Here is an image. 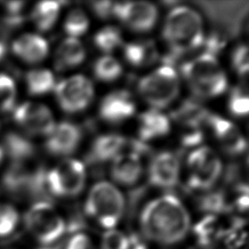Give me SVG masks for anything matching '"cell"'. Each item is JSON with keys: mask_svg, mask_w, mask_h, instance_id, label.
Segmentation results:
<instances>
[{"mask_svg": "<svg viewBox=\"0 0 249 249\" xmlns=\"http://www.w3.org/2000/svg\"><path fill=\"white\" fill-rule=\"evenodd\" d=\"M143 237L160 245L181 242L191 228V217L183 202L173 195H163L149 201L140 214Z\"/></svg>", "mask_w": 249, "mask_h": 249, "instance_id": "1", "label": "cell"}, {"mask_svg": "<svg viewBox=\"0 0 249 249\" xmlns=\"http://www.w3.org/2000/svg\"><path fill=\"white\" fill-rule=\"evenodd\" d=\"M162 36L174 53L195 51L203 45L205 39L203 20L191 7H174L166 15Z\"/></svg>", "mask_w": 249, "mask_h": 249, "instance_id": "2", "label": "cell"}, {"mask_svg": "<svg viewBox=\"0 0 249 249\" xmlns=\"http://www.w3.org/2000/svg\"><path fill=\"white\" fill-rule=\"evenodd\" d=\"M181 72L190 89L199 98L217 97L227 89V75L213 54L202 53L191 58L182 65Z\"/></svg>", "mask_w": 249, "mask_h": 249, "instance_id": "3", "label": "cell"}, {"mask_svg": "<svg viewBox=\"0 0 249 249\" xmlns=\"http://www.w3.org/2000/svg\"><path fill=\"white\" fill-rule=\"evenodd\" d=\"M124 198L122 192L107 181H100L89 189L86 201L85 212L100 227L115 229L124 212Z\"/></svg>", "mask_w": 249, "mask_h": 249, "instance_id": "4", "label": "cell"}, {"mask_svg": "<svg viewBox=\"0 0 249 249\" xmlns=\"http://www.w3.org/2000/svg\"><path fill=\"white\" fill-rule=\"evenodd\" d=\"M25 229L42 246L60 241L67 234V223L47 200L33 203L23 218Z\"/></svg>", "mask_w": 249, "mask_h": 249, "instance_id": "5", "label": "cell"}, {"mask_svg": "<svg viewBox=\"0 0 249 249\" xmlns=\"http://www.w3.org/2000/svg\"><path fill=\"white\" fill-rule=\"evenodd\" d=\"M138 92L151 108L162 110L178 96L180 78L175 68L169 64L160 65L139 81Z\"/></svg>", "mask_w": 249, "mask_h": 249, "instance_id": "6", "label": "cell"}, {"mask_svg": "<svg viewBox=\"0 0 249 249\" xmlns=\"http://www.w3.org/2000/svg\"><path fill=\"white\" fill-rule=\"evenodd\" d=\"M86 178L87 172L83 162L66 158L46 172V189L54 196L73 197L83 191Z\"/></svg>", "mask_w": 249, "mask_h": 249, "instance_id": "7", "label": "cell"}, {"mask_svg": "<svg viewBox=\"0 0 249 249\" xmlns=\"http://www.w3.org/2000/svg\"><path fill=\"white\" fill-rule=\"evenodd\" d=\"M188 181L196 190L210 189L222 173V160L218 154L207 146L193 150L187 159Z\"/></svg>", "mask_w": 249, "mask_h": 249, "instance_id": "8", "label": "cell"}, {"mask_svg": "<svg viewBox=\"0 0 249 249\" xmlns=\"http://www.w3.org/2000/svg\"><path fill=\"white\" fill-rule=\"evenodd\" d=\"M55 98L60 108L67 113L85 110L94 95L92 83L84 75H73L55 84Z\"/></svg>", "mask_w": 249, "mask_h": 249, "instance_id": "9", "label": "cell"}, {"mask_svg": "<svg viewBox=\"0 0 249 249\" xmlns=\"http://www.w3.org/2000/svg\"><path fill=\"white\" fill-rule=\"evenodd\" d=\"M209 111L196 99L183 100L172 112L171 117L181 128L182 140L186 145H196L202 138V127L207 124Z\"/></svg>", "mask_w": 249, "mask_h": 249, "instance_id": "10", "label": "cell"}, {"mask_svg": "<svg viewBox=\"0 0 249 249\" xmlns=\"http://www.w3.org/2000/svg\"><path fill=\"white\" fill-rule=\"evenodd\" d=\"M157 7L147 1L117 2L115 18L135 32L151 30L158 19Z\"/></svg>", "mask_w": 249, "mask_h": 249, "instance_id": "11", "label": "cell"}, {"mask_svg": "<svg viewBox=\"0 0 249 249\" xmlns=\"http://www.w3.org/2000/svg\"><path fill=\"white\" fill-rule=\"evenodd\" d=\"M16 123L27 133L47 136L55 125L51 110L44 104L24 102L14 111Z\"/></svg>", "mask_w": 249, "mask_h": 249, "instance_id": "12", "label": "cell"}, {"mask_svg": "<svg viewBox=\"0 0 249 249\" xmlns=\"http://www.w3.org/2000/svg\"><path fill=\"white\" fill-rule=\"evenodd\" d=\"M207 124L220 147L231 156H238L245 152L247 143L240 129L230 120L210 114Z\"/></svg>", "mask_w": 249, "mask_h": 249, "instance_id": "13", "label": "cell"}, {"mask_svg": "<svg viewBox=\"0 0 249 249\" xmlns=\"http://www.w3.org/2000/svg\"><path fill=\"white\" fill-rule=\"evenodd\" d=\"M180 161L177 156L164 151L157 154L151 160L148 177L150 183L160 189L173 188L179 180Z\"/></svg>", "mask_w": 249, "mask_h": 249, "instance_id": "14", "label": "cell"}, {"mask_svg": "<svg viewBox=\"0 0 249 249\" xmlns=\"http://www.w3.org/2000/svg\"><path fill=\"white\" fill-rule=\"evenodd\" d=\"M136 110L135 101L125 89L109 92L101 100L98 113L102 120L111 124H120L131 118Z\"/></svg>", "mask_w": 249, "mask_h": 249, "instance_id": "15", "label": "cell"}, {"mask_svg": "<svg viewBox=\"0 0 249 249\" xmlns=\"http://www.w3.org/2000/svg\"><path fill=\"white\" fill-rule=\"evenodd\" d=\"M45 147L47 151L56 157H66L73 154L82 138L79 127L69 122L55 124L53 130L46 136Z\"/></svg>", "mask_w": 249, "mask_h": 249, "instance_id": "16", "label": "cell"}, {"mask_svg": "<svg viewBox=\"0 0 249 249\" xmlns=\"http://www.w3.org/2000/svg\"><path fill=\"white\" fill-rule=\"evenodd\" d=\"M111 176L123 186L134 185L143 171L141 157L131 152H124L111 161Z\"/></svg>", "mask_w": 249, "mask_h": 249, "instance_id": "17", "label": "cell"}, {"mask_svg": "<svg viewBox=\"0 0 249 249\" xmlns=\"http://www.w3.org/2000/svg\"><path fill=\"white\" fill-rule=\"evenodd\" d=\"M170 120L161 110L149 109L138 118V135L140 141H150L165 136L170 130Z\"/></svg>", "mask_w": 249, "mask_h": 249, "instance_id": "18", "label": "cell"}, {"mask_svg": "<svg viewBox=\"0 0 249 249\" xmlns=\"http://www.w3.org/2000/svg\"><path fill=\"white\" fill-rule=\"evenodd\" d=\"M128 140L118 133H106L99 135L90 147L89 157L95 162L113 160L120 154L126 151Z\"/></svg>", "mask_w": 249, "mask_h": 249, "instance_id": "19", "label": "cell"}, {"mask_svg": "<svg viewBox=\"0 0 249 249\" xmlns=\"http://www.w3.org/2000/svg\"><path fill=\"white\" fill-rule=\"evenodd\" d=\"M16 55L28 63L43 60L49 52L47 41L37 34H24L18 37L12 46Z\"/></svg>", "mask_w": 249, "mask_h": 249, "instance_id": "20", "label": "cell"}, {"mask_svg": "<svg viewBox=\"0 0 249 249\" xmlns=\"http://www.w3.org/2000/svg\"><path fill=\"white\" fill-rule=\"evenodd\" d=\"M86 57L83 43L72 37H66L57 47L54 54V63L57 69L66 70L77 67Z\"/></svg>", "mask_w": 249, "mask_h": 249, "instance_id": "21", "label": "cell"}, {"mask_svg": "<svg viewBox=\"0 0 249 249\" xmlns=\"http://www.w3.org/2000/svg\"><path fill=\"white\" fill-rule=\"evenodd\" d=\"M226 228L217 215L208 214L195 225L194 233L201 247H210L223 239Z\"/></svg>", "mask_w": 249, "mask_h": 249, "instance_id": "22", "label": "cell"}, {"mask_svg": "<svg viewBox=\"0 0 249 249\" xmlns=\"http://www.w3.org/2000/svg\"><path fill=\"white\" fill-rule=\"evenodd\" d=\"M124 55L125 60L132 66L144 67L156 60L158 51L152 41L135 40L124 46Z\"/></svg>", "mask_w": 249, "mask_h": 249, "instance_id": "23", "label": "cell"}, {"mask_svg": "<svg viewBox=\"0 0 249 249\" xmlns=\"http://www.w3.org/2000/svg\"><path fill=\"white\" fill-rule=\"evenodd\" d=\"M2 149L13 161L18 162H24L26 160L30 159L35 152L33 143L22 134L17 132H9L4 136Z\"/></svg>", "mask_w": 249, "mask_h": 249, "instance_id": "24", "label": "cell"}, {"mask_svg": "<svg viewBox=\"0 0 249 249\" xmlns=\"http://www.w3.org/2000/svg\"><path fill=\"white\" fill-rule=\"evenodd\" d=\"M60 6L56 1H42L35 5L31 18L36 27L41 31L50 30L57 20Z\"/></svg>", "mask_w": 249, "mask_h": 249, "instance_id": "25", "label": "cell"}, {"mask_svg": "<svg viewBox=\"0 0 249 249\" xmlns=\"http://www.w3.org/2000/svg\"><path fill=\"white\" fill-rule=\"evenodd\" d=\"M27 89L31 94L41 95L52 91L55 87L53 74L45 68L30 70L25 77Z\"/></svg>", "mask_w": 249, "mask_h": 249, "instance_id": "26", "label": "cell"}, {"mask_svg": "<svg viewBox=\"0 0 249 249\" xmlns=\"http://www.w3.org/2000/svg\"><path fill=\"white\" fill-rule=\"evenodd\" d=\"M95 77L103 82H113L123 73L122 64L118 59L110 54H105L97 58L93 65Z\"/></svg>", "mask_w": 249, "mask_h": 249, "instance_id": "27", "label": "cell"}, {"mask_svg": "<svg viewBox=\"0 0 249 249\" xmlns=\"http://www.w3.org/2000/svg\"><path fill=\"white\" fill-rule=\"evenodd\" d=\"M93 42L98 50L105 53H110L123 45V36L120 29L109 25L95 33Z\"/></svg>", "mask_w": 249, "mask_h": 249, "instance_id": "28", "label": "cell"}, {"mask_svg": "<svg viewBox=\"0 0 249 249\" xmlns=\"http://www.w3.org/2000/svg\"><path fill=\"white\" fill-rule=\"evenodd\" d=\"M89 25V20L87 14L80 8H74L67 13L63 27L67 37L78 39L88 31Z\"/></svg>", "mask_w": 249, "mask_h": 249, "instance_id": "29", "label": "cell"}, {"mask_svg": "<svg viewBox=\"0 0 249 249\" xmlns=\"http://www.w3.org/2000/svg\"><path fill=\"white\" fill-rule=\"evenodd\" d=\"M228 108L235 117H246L249 111V98L247 90L240 86L235 87L230 92Z\"/></svg>", "mask_w": 249, "mask_h": 249, "instance_id": "30", "label": "cell"}, {"mask_svg": "<svg viewBox=\"0 0 249 249\" xmlns=\"http://www.w3.org/2000/svg\"><path fill=\"white\" fill-rule=\"evenodd\" d=\"M18 214L10 204H0V237L13 233L18 223Z\"/></svg>", "mask_w": 249, "mask_h": 249, "instance_id": "31", "label": "cell"}, {"mask_svg": "<svg viewBox=\"0 0 249 249\" xmlns=\"http://www.w3.org/2000/svg\"><path fill=\"white\" fill-rule=\"evenodd\" d=\"M16 100V86L12 78L0 74V111H10Z\"/></svg>", "mask_w": 249, "mask_h": 249, "instance_id": "32", "label": "cell"}, {"mask_svg": "<svg viewBox=\"0 0 249 249\" xmlns=\"http://www.w3.org/2000/svg\"><path fill=\"white\" fill-rule=\"evenodd\" d=\"M128 235L124 232L110 229L106 230L100 240V249H127Z\"/></svg>", "mask_w": 249, "mask_h": 249, "instance_id": "33", "label": "cell"}, {"mask_svg": "<svg viewBox=\"0 0 249 249\" xmlns=\"http://www.w3.org/2000/svg\"><path fill=\"white\" fill-rule=\"evenodd\" d=\"M231 65L233 70L242 78H246L249 72L248 49L246 45L237 46L231 53Z\"/></svg>", "mask_w": 249, "mask_h": 249, "instance_id": "34", "label": "cell"}, {"mask_svg": "<svg viewBox=\"0 0 249 249\" xmlns=\"http://www.w3.org/2000/svg\"><path fill=\"white\" fill-rule=\"evenodd\" d=\"M63 249H93V246L89 235L79 231L63 238Z\"/></svg>", "mask_w": 249, "mask_h": 249, "instance_id": "35", "label": "cell"}, {"mask_svg": "<svg viewBox=\"0 0 249 249\" xmlns=\"http://www.w3.org/2000/svg\"><path fill=\"white\" fill-rule=\"evenodd\" d=\"M117 2L112 1H95L92 3L94 13L101 18H109L115 17Z\"/></svg>", "mask_w": 249, "mask_h": 249, "instance_id": "36", "label": "cell"}, {"mask_svg": "<svg viewBox=\"0 0 249 249\" xmlns=\"http://www.w3.org/2000/svg\"><path fill=\"white\" fill-rule=\"evenodd\" d=\"M127 249H148L146 242L137 234H128Z\"/></svg>", "mask_w": 249, "mask_h": 249, "instance_id": "37", "label": "cell"}, {"mask_svg": "<svg viewBox=\"0 0 249 249\" xmlns=\"http://www.w3.org/2000/svg\"><path fill=\"white\" fill-rule=\"evenodd\" d=\"M5 53H6V46L2 41H0V60L4 57Z\"/></svg>", "mask_w": 249, "mask_h": 249, "instance_id": "38", "label": "cell"}, {"mask_svg": "<svg viewBox=\"0 0 249 249\" xmlns=\"http://www.w3.org/2000/svg\"><path fill=\"white\" fill-rule=\"evenodd\" d=\"M3 156H4V152H3V149H2V147H0V162H1L2 159H3Z\"/></svg>", "mask_w": 249, "mask_h": 249, "instance_id": "39", "label": "cell"}]
</instances>
